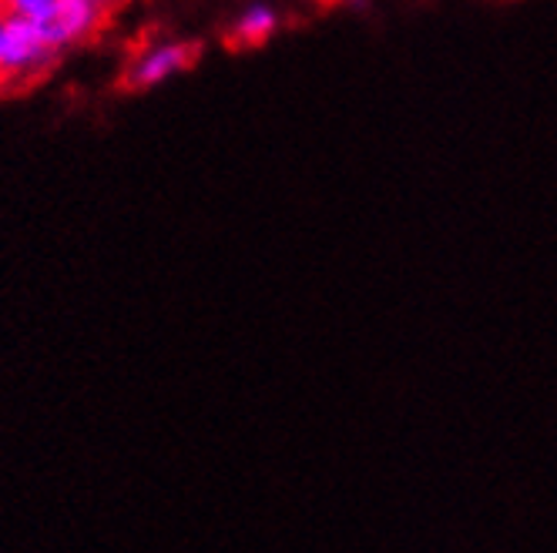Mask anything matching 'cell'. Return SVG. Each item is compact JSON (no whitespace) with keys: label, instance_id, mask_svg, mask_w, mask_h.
Here are the masks:
<instances>
[{"label":"cell","instance_id":"cell-4","mask_svg":"<svg viewBox=\"0 0 557 553\" xmlns=\"http://www.w3.org/2000/svg\"><path fill=\"white\" fill-rule=\"evenodd\" d=\"M278 27H283V17H278V11L272 4H262V0H256V4L238 11L235 21L228 24V45L238 48V51L262 48V45H269L272 37L278 34Z\"/></svg>","mask_w":557,"mask_h":553},{"label":"cell","instance_id":"cell-5","mask_svg":"<svg viewBox=\"0 0 557 553\" xmlns=\"http://www.w3.org/2000/svg\"><path fill=\"white\" fill-rule=\"evenodd\" d=\"M58 4L61 0H0V14L27 24H45L58 11Z\"/></svg>","mask_w":557,"mask_h":553},{"label":"cell","instance_id":"cell-6","mask_svg":"<svg viewBox=\"0 0 557 553\" xmlns=\"http://www.w3.org/2000/svg\"><path fill=\"white\" fill-rule=\"evenodd\" d=\"M74 4H85V8H95V11H101V14H108L117 0H74Z\"/></svg>","mask_w":557,"mask_h":553},{"label":"cell","instance_id":"cell-2","mask_svg":"<svg viewBox=\"0 0 557 553\" xmlns=\"http://www.w3.org/2000/svg\"><path fill=\"white\" fill-rule=\"evenodd\" d=\"M61 61V51L48 41L37 24L4 17V41H0V85L34 81Z\"/></svg>","mask_w":557,"mask_h":553},{"label":"cell","instance_id":"cell-3","mask_svg":"<svg viewBox=\"0 0 557 553\" xmlns=\"http://www.w3.org/2000/svg\"><path fill=\"white\" fill-rule=\"evenodd\" d=\"M104 21H108V14H101L95 8L74 4V0H61L58 11L45 24H37V27H41L48 41L64 54V51H71L77 45H88L91 37H98Z\"/></svg>","mask_w":557,"mask_h":553},{"label":"cell","instance_id":"cell-1","mask_svg":"<svg viewBox=\"0 0 557 553\" xmlns=\"http://www.w3.org/2000/svg\"><path fill=\"white\" fill-rule=\"evenodd\" d=\"M198 58H202V48L195 41H185V37H158V41H151L132 54L122 81L128 91H138V95L165 88L178 74L191 71L198 64Z\"/></svg>","mask_w":557,"mask_h":553},{"label":"cell","instance_id":"cell-7","mask_svg":"<svg viewBox=\"0 0 557 553\" xmlns=\"http://www.w3.org/2000/svg\"><path fill=\"white\" fill-rule=\"evenodd\" d=\"M0 41H4V14H0Z\"/></svg>","mask_w":557,"mask_h":553}]
</instances>
